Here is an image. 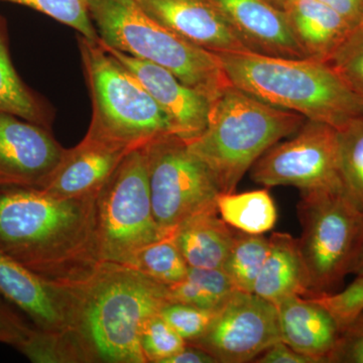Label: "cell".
Returning a JSON list of instances; mask_svg holds the SVG:
<instances>
[{
    "label": "cell",
    "instance_id": "23",
    "mask_svg": "<svg viewBox=\"0 0 363 363\" xmlns=\"http://www.w3.org/2000/svg\"><path fill=\"white\" fill-rule=\"evenodd\" d=\"M0 111L48 128L49 119L39 98L23 82L9 56L6 21L0 16Z\"/></svg>",
    "mask_w": 363,
    "mask_h": 363
},
{
    "label": "cell",
    "instance_id": "36",
    "mask_svg": "<svg viewBox=\"0 0 363 363\" xmlns=\"http://www.w3.org/2000/svg\"><path fill=\"white\" fill-rule=\"evenodd\" d=\"M335 11L352 26L363 21V0H319Z\"/></svg>",
    "mask_w": 363,
    "mask_h": 363
},
{
    "label": "cell",
    "instance_id": "27",
    "mask_svg": "<svg viewBox=\"0 0 363 363\" xmlns=\"http://www.w3.org/2000/svg\"><path fill=\"white\" fill-rule=\"evenodd\" d=\"M344 190L363 212V117L338 130Z\"/></svg>",
    "mask_w": 363,
    "mask_h": 363
},
{
    "label": "cell",
    "instance_id": "15",
    "mask_svg": "<svg viewBox=\"0 0 363 363\" xmlns=\"http://www.w3.org/2000/svg\"><path fill=\"white\" fill-rule=\"evenodd\" d=\"M220 14L250 52L283 58H310L285 13L267 0H204Z\"/></svg>",
    "mask_w": 363,
    "mask_h": 363
},
{
    "label": "cell",
    "instance_id": "22",
    "mask_svg": "<svg viewBox=\"0 0 363 363\" xmlns=\"http://www.w3.org/2000/svg\"><path fill=\"white\" fill-rule=\"evenodd\" d=\"M217 211L228 225L250 234H264L276 226V204L267 189L245 193H219Z\"/></svg>",
    "mask_w": 363,
    "mask_h": 363
},
{
    "label": "cell",
    "instance_id": "39",
    "mask_svg": "<svg viewBox=\"0 0 363 363\" xmlns=\"http://www.w3.org/2000/svg\"><path fill=\"white\" fill-rule=\"evenodd\" d=\"M267 1L271 2L272 6L278 7V9H279V6H281V2H283V0H267Z\"/></svg>",
    "mask_w": 363,
    "mask_h": 363
},
{
    "label": "cell",
    "instance_id": "31",
    "mask_svg": "<svg viewBox=\"0 0 363 363\" xmlns=\"http://www.w3.org/2000/svg\"><path fill=\"white\" fill-rule=\"evenodd\" d=\"M307 298H313L330 314L341 333L363 312V276H357L341 292Z\"/></svg>",
    "mask_w": 363,
    "mask_h": 363
},
{
    "label": "cell",
    "instance_id": "1",
    "mask_svg": "<svg viewBox=\"0 0 363 363\" xmlns=\"http://www.w3.org/2000/svg\"><path fill=\"white\" fill-rule=\"evenodd\" d=\"M96 197L63 199L39 188H0V250L51 283L83 288L105 264Z\"/></svg>",
    "mask_w": 363,
    "mask_h": 363
},
{
    "label": "cell",
    "instance_id": "26",
    "mask_svg": "<svg viewBox=\"0 0 363 363\" xmlns=\"http://www.w3.org/2000/svg\"><path fill=\"white\" fill-rule=\"evenodd\" d=\"M130 267L164 286L180 283L189 271L173 235L164 236L142 248Z\"/></svg>",
    "mask_w": 363,
    "mask_h": 363
},
{
    "label": "cell",
    "instance_id": "29",
    "mask_svg": "<svg viewBox=\"0 0 363 363\" xmlns=\"http://www.w3.org/2000/svg\"><path fill=\"white\" fill-rule=\"evenodd\" d=\"M327 62L363 99V21L350 30Z\"/></svg>",
    "mask_w": 363,
    "mask_h": 363
},
{
    "label": "cell",
    "instance_id": "10",
    "mask_svg": "<svg viewBox=\"0 0 363 363\" xmlns=\"http://www.w3.org/2000/svg\"><path fill=\"white\" fill-rule=\"evenodd\" d=\"M250 169L253 182L266 188L293 186L311 191L343 187L338 130L307 119L290 140L272 145Z\"/></svg>",
    "mask_w": 363,
    "mask_h": 363
},
{
    "label": "cell",
    "instance_id": "38",
    "mask_svg": "<svg viewBox=\"0 0 363 363\" xmlns=\"http://www.w3.org/2000/svg\"><path fill=\"white\" fill-rule=\"evenodd\" d=\"M350 274L363 276V228L357 241V248L353 253L350 267Z\"/></svg>",
    "mask_w": 363,
    "mask_h": 363
},
{
    "label": "cell",
    "instance_id": "6",
    "mask_svg": "<svg viewBox=\"0 0 363 363\" xmlns=\"http://www.w3.org/2000/svg\"><path fill=\"white\" fill-rule=\"evenodd\" d=\"M78 42L93 107L86 135L133 150L174 135L154 98L99 40L79 37Z\"/></svg>",
    "mask_w": 363,
    "mask_h": 363
},
{
    "label": "cell",
    "instance_id": "9",
    "mask_svg": "<svg viewBox=\"0 0 363 363\" xmlns=\"http://www.w3.org/2000/svg\"><path fill=\"white\" fill-rule=\"evenodd\" d=\"M152 211L164 236L182 222L217 209L219 191L204 162L187 143L168 135L145 145Z\"/></svg>",
    "mask_w": 363,
    "mask_h": 363
},
{
    "label": "cell",
    "instance_id": "24",
    "mask_svg": "<svg viewBox=\"0 0 363 363\" xmlns=\"http://www.w3.org/2000/svg\"><path fill=\"white\" fill-rule=\"evenodd\" d=\"M235 292L230 279L221 269L189 267L185 279L168 286V300L217 312Z\"/></svg>",
    "mask_w": 363,
    "mask_h": 363
},
{
    "label": "cell",
    "instance_id": "34",
    "mask_svg": "<svg viewBox=\"0 0 363 363\" xmlns=\"http://www.w3.org/2000/svg\"><path fill=\"white\" fill-rule=\"evenodd\" d=\"M33 330L20 313L0 298V343L18 348Z\"/></svg>",
    "mask_w": 363,
    "mask_h": 363
},
{
    "label": "cell",
    "instance_id": "19",
    "mask_svg": "<svg viewBox=\"0 0 363 363\" xmlns=\"http://www.w3.org/2000/svg\"><path fill=\"white\" fill-rule=\"evenodd\" d=\"M279 9L310 58L328 61L354 28L319 0H283Z\"/></svg>",
    "mask_w": 363,
    "mask_h": 363
},
{
    "label": "cell",
    "instance_id": "18",
    "mask_svg": "<svg viewBox=\"0 0 363 363\" xmlns=\"http://www.w3.org/2000/svg\"><path fill=\"white\" fill-rule=\"evenodd\" d=\"M277 306L281 341L293 350L328 363L340 331L328 312L311 298L292 296Z\"/></svg>",
    "mask_w": 363,
    "mask_h": 363
},
{
    "label": "cell",
    "instance_id": "7",
    "mask_svg": "<svg viewBox=\"0 0 363 363\" xmlns=\"http://www.w3.org/2000/svg\"><path fill=\"white\" fill-rule=\"evenodd\" d=\"M298 238L309 297L334 293L350 274L353 253L363 228V212L343 187L301 191Z\"/></svg>",
    "mask_w": 363,
    "mask_h": 363
},
{
    "label": "cell",
    "instance_id": "12",
    "mask_svg": "<svg viewBox=\"0 0 363 363\" xmlns=\"http://www.w3.org/2000/svg\"><path fill=\"white\" fill-rule=\"evenodd\" d=\"M80 289L51 283L0 250V298L35 331L51 335L70 331L77 315Z\"/></svg>",
    "mask_w": 363,
    "mask_h": 363
},
{
    "label": "cell",
    "instance_id": "16",
    "mask_svg": "<svg viewBox=\"0 0 363 363\" xmlns=\"http://www.w3.org/2000/svg\"><path fill=\"white\" fill-rule=\"evenodd\" d=\"M130 152L85 135L76 147L66 150L43 190L63 199L97 196Z\"/></svg>",
    "mask_w": 363,
    "mask_h": 363
},
{
    "label": "cell",
    "instance_id": "14",
    "mask_svg": "<svg viewBox=\"0 0 363 363\" xmlns=\"http://www.w3.org/2000/svg\"><path fill=\"white\" fill-rule=\"evenodd\" d=\"M114 59L130 71L168 117L174 135L190 142L206 128L212 100L186 85L171 71L135 58L100 42Z\"/></svg>",
    "mask_w": 363,
    "mask_h": 363
},
{
    "label": "cell",
    "instance_id": "13",
    "mask_svg": "<svg viewBox=\"0 0 363 363\" xmlns=\"http://www.w3.org/2000/svg\"><path fill=\"white\" fill-rule=\"evenodd\" d=\"M66 150L45 126L0 111V188H44Z\"/></svg>",
    "mask_w": 363,
    "mask_h": 363
},
{
    "label": "cell",
    "instance_id": "5",
    "mask_svg": "<svg viewBox=\"0 0 363 363\" xmlns=\"http://www.w3.org/2000/svg\"><path fill=\"white\" fill-rule=\"evenodd\" d=\"M88 6L104 45L171 71L212 101L229 84L217 54L182 39L136 0H88Z\"/></svg>",
    "mask_w": 363,
    "mask_h": 363
},
{
    "label": "cell",
    "instance_id": "35",
    "mask_svg": "<svg viewBox=\"0 0 363 363\" xmlns=\"http://www.w3.org/2000/svg\"><path fill=\"white\" fill-rule=\"evenodd\" d=\"M253 362L257 363H316L313 358L293 350L288 344L279 341L264 350Z\"/></svg>",
    "mask_w": 363,
    "mask_h": 363
},
{
    "label": "cell",
    "instance_id": "8",
    "mask_svg": "<svg viewBox=\"0 0 363 363\" xmlns=\"http://www.w3.org/2000/svg\"><path fill=\"white\" fill-rule=\"evenodd\" d=\"M95 223L107 264L130 267L142 248L164 238L152 211L145 147L128 152L98 193Z\"/></svg>",
    "mask_w": 363,
    "mask_h": 363
},
{
    "label": "cell",
    "instance_id": "2",
    "mask_svg": "<svg viewBox=\"0 0 363 363\" xmlns=\"http://www.w3.org/2000/svg\"><path fill=\"white\" fill-rule=\"evenodd\" d=\"M167 303L168 286L105 262L79 291L73 328L59 336L62 363H147L140 335Z\"/></svg>",
    "mask_w": 363,
    "mask_h": 363
},
{
    "label": "cell",
    "instance_id": "21",
    "mask_svg": "<svg viewBox=\"0 0 363 363\" xmlns=\"http://www.w3.org/2000/svg\"><path fill=\"white\" fill-rule=\"evenodd\" d=\"M172 235L189 267L222 269L235 240L236 229L215 209L182 222Z\"/></svg>",
    "mask_w": 363,
    "mask_h": 363
},
{
    "label": "cell",
    "instance_id": "33",
    "mask_svg": "<svg viewBox=\"0 0 363 363\" xmlns=\"http://www.w3.org/2000/svg\"><path fill=\"white\" fill-rule=\"evenodd\" d=\"M328 363H363V312L341 332Z\"/></svg>",
    "mask_w": 363,
    "mask_h": 363
},
{
    "label": "cell",
    "instance_id": "30",
    "mask_svg": "<svg viewBox=\"0 0 363 363\" xmlns=\"http://www.w3.org/2000/svg\"><path fill=\"white\" fill-rule=\"evenodd\" d=\"M186 344L160 314L145 324L140 335V346L147 363H164Z\"/></svg>",
    "mask_w": 363,
    "mask_h": 363
},
{
    "label": "cell",
    "instance_id": "28",
    "mask_svg": "<svg viewBox=\"0 0 363 363\" xmlns=\"http://www.w3.org/2000/svg\"><path fill=\"white\" fill-rule=\"evenodd\" d=\"M35 9L74 28L85 39L97 42L96 28L91 20L88 0H0Z\"/></svg>",
    "mask_w": 363,
    "mask_h": 363
},
{
    "label": "cell",
    "instance_id": "3",
    "mask_svg": "<svg viewBox=\"0 0 363 363\" xmlns=\"http://www.w3.org/2000/svg\"><path fill=\"white\" fill-rule=\"evenodd\" d=\"M229 83L266 104L337 130L363 117V99L323 60L219 52Z\"/></svg>",
    "mask_w": 363,
    "mask_h": 363
},
{
    "label": "cell",
    "instance_id": "32",
    "mask_svg": "<svg viewBox=\"0 0 363 363\" xmlns=\"http://www.w3.org/2000/svg\"><path fill=\"white\" fill-rule=\"evenodd\" d=\"M215 314L216 312L181 303H167L160 312V316L187 344L195 342L206 333Z\"/></svg>",
    "mask_w": 363,
    "mask_h": 363
},
{
    "label": "cell",
    "instance_id": "17",
    "mask_svg": "<svg viewBox=\"0 0 363 363\" xmlns=\"http://www.w3.org/2000/svg\"><path fill=\"white\" fill-rule=\"evenodd\" d=\"M143 11L191 44L219 54L250 51L204 0H136Z\"/></svg>",
    "mask_w": 363,
    "mask_h": 363
},
{
    "label": "cell",
    "instance_id": "11",
    "mask_svg": "<svg viewBox=\"0 0 363 363\" xmlns=\"http://www.w3.org/2000/svg\"><path fill=\"white\" fill-rule=\"evenodd\" d=\"M281 341L277 306L255 293L236 291L215 314L198 346L218 363L253 362Z\"/></svg>",
    "mask_w": 363,
    "mask_h": 363
},
{
    "label": "cell",
    "instance_id": "20",
    "mask_svg": "<svg viewBox=\"0 0 363 363\" xmlns=\"http://www.w3.org/2000/svg\"><path fill=\"white\" fill-rule=\"evenodd\" d=\"M269 240V253L253 293L274 305L292 296L309 297V281L298 238L274 233Z\"/></svg>",
    "mask_w": 363,
    "mask_h": 363
},
{
    "label": "cell",
    "instance_id": "37",
    "mask_svg": "<svg viewBox=\"0 0 363 363\" xmlns=\"http://www.w3.org/2000/svg\"><path fill=\"white\" fill-rule=\"evenodd\" d=\"M164 363H218L207 351L198 346L186 344L173 357L168 358Z\"/></svg>",
    "mask_w": 363,
    "mask_h": 363
},
{
    "label": "cell",
    "instance_id": "25",
    "mask_svg": "<svg viewBox=\"0 0 363 363\" xmlns=\"http://www.w3.org/2000/svg\"><path fill=\"white\" fill-rule=\"evenodd\" d=\"M269 250V240L264 234L236 230L233 247L221 269L230 279L236 291L253 293Z\"/></svg>",
    "mask_w": 363,
    "mask_h": 363
},
{
    "label": "cell",
    "instance_id": "4",
    "mask_svg": "<svg viewBox=\"0 0 363 363\" xmlns=\"http://www.w3.org/2000/svg\"><path fill=\"white\" fill-rule=\"evenodd\" d=\"M306 121L229 83L212 102L206 128L186 143L209 169L220 193H233L267 150L293 135Z\"/></svg>",
    "mask_w": 363,
    "mask_h": 363
}]
</instances>
